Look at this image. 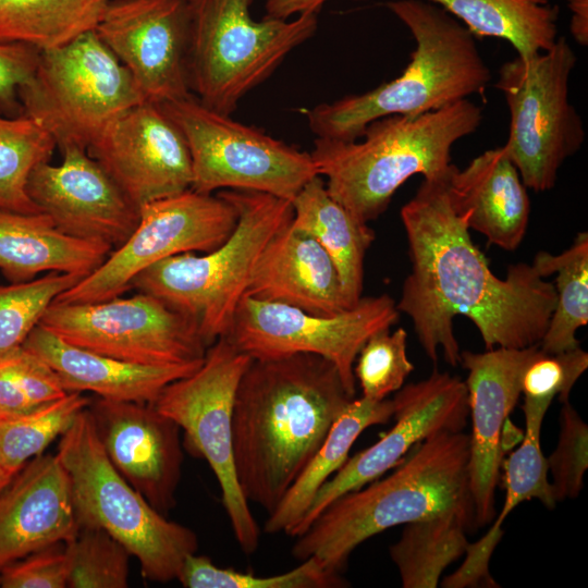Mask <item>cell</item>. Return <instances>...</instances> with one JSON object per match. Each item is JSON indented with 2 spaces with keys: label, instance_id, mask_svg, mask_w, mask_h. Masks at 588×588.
I'll return each instance as SVG.
<instances>
[{
  "label": "cell",
  "instance_id": "6da1fadb",
  "mask_svg": "<svg viewBox=\"0 0 588 588\" xmlns=\"http://www.w3.org/2000/svg\"><path fill=\"white\" fill-rule=\"evenodd\" d=\"M448 175L424 179L401 209L412 270L397 310L412 319L433 364L439 348L449 365L460 364L453 331L457 315L473 321L487 350L539 344L555 307L554 285L534 262L510 266L505 279L492 273L470 237L467 211L456 210L451 200Z\"/></svg>",
  "mask_w": 588,
  "mask_h": 588
},
{
  "label": "cell",
  "instance_id": "7a4b0ae2",
  "mask_svg": "<svg viewBox=\"0 0 588 588\" xmlns=\"http://www.w3.org/2000/svg\"><path fill=\"white\" fill-rule=\"evenodd\" d=\"M354 397L322 356L253 358L232 416L235 471L245 499L271 514Z\"/></svg>",
  "mask_w": 588,
  "mask_h": 588
},
{
  "label": "cell",
  "instance_id": "3957f363",
  "mask_svg": "<svg viewBox=\"0 0 588 588\" xmlns=\"http://www.w3.org/2000/svg\"><path fill=\"white\" fill-rule=\"evenodd\" d=\"M468 461V434L440 431L428 437L390 475L335 499L295 537L293 556H314L340 574L360 543L391 527L446 513L475 523Z\"/></svg>",
  "mask_w": 588,
  "mask_h": 588
},
{
  "label": "cell",
  "instance_id": "277c9868",
  "mask_svg": "<svg viewBox=\"0 0 588 588\" xmlns=\"http://www.w3.org/2000/svg\"><path fill=\"white\" fill-rule=\"evenodd\" d=\"M388 9L408 28L416 47L402 74L359 95L321 103L307 113L319 138L355 140L372 121L415 117L482 95L492 79L475 36L426 0H394Z\"/></svg>",
  "mask_w": 588,
  "mask_h": 588
},
{
  "label": "cell",
  "instance_id": "5b68a950",
  "mask_svg": "<svg viewBox=\"0 0 588 588\" xmlns=\"http://www.w3.org/2000/svg\"><path fill=\"white\" fill-rule=\"evenodd\" d=\"M482 119V108L463 99L415 117L377 119L366 126L362 140L317 137L310 156L331 197L368 223L387 210L411 176H445L453 166V145L475 133Z\"/></svg>",
  "mask_w": 588,
  "mask_h": 588
},
{
  "label": "cell",
  "instance_id": "8992f818",
  "mask_svg": "<svg viewBox=\"0 0 588 588\" xmlns=\"http://www.w3.org/2000/svg\"><path fill=\"white\" fill-rule=\"evenodd\" d=\"M218 194L237 210L230 236L204 255L166 258L132 282V289L160 298L189 318L207 347L225 335L264 248L293 219L290 200L255 191Z\"/></svg>",
  "mask_w": 588,
  "mask_h": 588
},
{
  "label": "cell",
  "instance_id": "52a82bcc",
  "mask_svg": "<svg viewBox=\"0 0 588 588\" xmlns=\"http://www.w3.org/2000/svg\"><path fill=\"white\" fill-rule=\"evenodd\" d=\"M57 455L68 471L81 526L106 530L157 583L177 579L185 559L197 553V535L156 511L114 468L89 408L61 436Z\"/></svg>",
  "mask_w": 588,
  "mask_h": 588
},
{
  "label": "cell",
  "instance_id": "ba28073f",
  "mask_svg": "<svg viewBox=\"0 0 588 588\" xmlns=\"http://www.w3.org/2000/svg\"><path fill=\"white\" fill-rule=\"evenodd\" d=\"M187 2L189 89L204 106L226 115L318 27L317 13L256 21L250 15L254 0Z\"/></svg>",
  "mask_w": 588,
  "mask_h": 588
},
{
  "label": "cell",
  "instance_id": "9c48e42d",
  "mask_svg": "<svg viewBox=\"0 0 588 588\" xmlns=\"http://www.w3.org/2000/svg\"><path fill=\"white\" fill-rule=\"evenodd\" d=\"M19 98L22 114L39 122L59 149H87L117 118L144 102L127 69L95 29L40 51Z\"/></svg>",
  "mask_w": 588,
  "mask_h": 588
},
{
  "label": "cell",
  "instance_id": "30bf717a",
  "mask_svg": "<svg viewBox=\"0 0 588 588\" xmlns=\"http://www.w3.org/2000/svg\"><path fill=\"white\" fill-rule=\"evenodd\" d=\"M577 56L565 37L529 59L502 64L495 87L510 111L502 146L527 188L554 187L561 166L583 146L584 122L569 101V77Z\"/></svg>",
  "mask_w": 588,
  "mask_h": 588
},
{
  "label": "cell",
  "instance_id": "8fae6325",
  "mask_svg": "<svg viewBox=\"0 0 588 588\" xmlns=\"http://www.w3.org/2000/svg\"><path fill=\"white\" fill-rule=\"evenodd\" d=\"M252 359L221 336L194 372L166 385L152 404L183 430L188 451L208 462L234 537L246 554L257 550L260 529L237 481L232 416L238 382Z\"/></svg>",
  "mask_w": 588,
  "mask_h": 588
},
{
  "label": "cell",
  "instance_id": "7c38bea8",
  "mask_svg": "<svg viewBox=\"0 0 588 588\" xmlns=\"http://www.w3.org/2000/svg\"><path fill=\"white\" fill-rule=\"evenodd\" d=\"M159 106L187 143L196 192L255 191L292 201L318 175L310 152L211 110L193 94Z\"/></svg>",
  "mask_w": 588,
  "mask_h": 588
},
{
  "label": "cell",
  "instance_id": "4fadbf2b",
  "mask_svg": "<svg viewBox=\"0 0 588 588\" xmlns=\"http://www.w3.org/2000/svg\"><path fill=\"white\" fill-rule=\"evenodd\" d=\"M38 324L71 345L138 365L200 362L208 348L189 318L142 292L95 303L53 302Z\"/></svg>",
  "mask_w": 588,
  "mask_h": 588
},
{
  "label": "cell",
  "instance_id": "5bb4252c",
  "mask_svg": "<svg viewBox=\"0 0 588 588\" xmlns=\"http://www.w3.org/2000/svg\"><path fill=\"white\" fill-rule=\"evenodd\" d=\"M237 222L235 206L217 194L192 188L139 207L134 232L90 274L54 299L95 303L132 290L150 266L183 253H208L220 246Z\"/></svg>",
  "mask_w": 588,
  "mask_h": 588
},
{
  "label": "cell",
  "instance_id": "9a60e30c",
  "mask_svg": "<svg viewBox=\"0 0 588 588\" xmlns=\"http://www.w3.org/2000/svg\"><path fill=\"white\" fill-rule=\"evenodd\" d=\"M400 311L387 294L362 296L358 303L333 316L244 296L225 336L252 358H274L296 353L324 357L339 370L346 390L355 396L353 367L364 343L389 329Z\"/></svg>",
  "mask_w": 588,
  "mask_h": 588
},
{
  "label": "cell",
  "instance_id": "2e32d148",
  "mask_svg": "<svg viewBox=\"0 0 588 588\" xmlns=\"http://www.w3.org/2000/svg\"><path fill=\"white\" fill-rule=\"evenodd\" d=\"M394 426L376 443L348 457L318 490L290 536L304 534L339 497L380 478L414 445L440 431H462L468 418L465 382L437 369L418 382L402 387L392 399Z\"/></svg>",
  "mask_w": 588,
  "mask_h": 588
},
{
  "label": "cell",
  "instance_id": "e0dca14e",
  "mask_svg": "<svg viewBox=\"0 0 588 588\" xmlns=\"http://www.w3.org/2000/svg\"><path fill=\"white\" fill-rule=\"evenodd\" d=\"M189 28L187 0H110L95 30L143 101L160 105L192 95Z\"/></svg>",
  "mask_w": 588,
  "mask_h": 588
},
{
  "label": "cell",
  "instance_id": "ac0fdd59",
  "mask_svg": "<svg viewBox=\"0 0 588 588\" xmlns=\"http://www.w3.org/2000/svg\"><path fill=\"white\" fill-rule=\"evenodd\" d=\"M86 150L137 207L192 187L187 143L159 105L132 107Z\"/></svg>",
  "mask_w": 588,
  "mask_h": 588
},
{
  "label": "cell",
  "instance_id": "d6986e66",
  "mask_svg": "<svg viewBox=\"0 0 588 588\" xmlns=\"http://www.w3.org/2000/svg\"><path fill=\"white\" fill-rule=\"evenodd\" d=\"M62 162L32 171L29 198L62 233L111 246L122 245L139 220L137 207L86 149L66 145Z\"/></svg>",
  "mask_w": 588,
  "mask_h": 588
},
{
  "label": "cell",
  "instance_id": "ffe728a7",
  "mask_svg": "<svg viewBox=\"0 0 588 588\" xmlns=\"http://www.w3.org/2000/svg\"><path fill=\"white\" fill-rule=\"evenodd\" d=\"M542 353L539 344L461 352L460 364L467 370L465 384L471 419L468 478L476 526L483 527L493 519L503 428L522 394L526 368Z\"/></svg>",
  "mask_w": 588,
  "mask_h": 588
},
{
  "label": "cell",
  "instance_id": "44dd1931",
  "mask_svg": "<svg viewBox=\"0 0 588 588\" xmlns=\"http://www.w3.org/2000/svg\"><path fill=\"white\" fill-rule=\"evenodd\" d=\"M88 408L111 464L167 516L175 506L182 475L180 427L152 404L99 397Z\"/></svg>",
  "mask_w": 588,
  "mask_h": 588
},
{
  "label": "cell",
  "instance_id": "7402d4cb",
  "mask_svg": "<svg viewBox=\"0 0 588 588\" xmlns=\"http://www.w3.org/2000/svg\"><path fill=\"white\" fill-rule=\"evenodd\" d=\"M79 529L70 477L56 454L27 462L0 490V569Z\"/></svg>",
  "mask_w": 588,
  "mask_h": 588
},
{
  "label": "cell",
  "instance_id": "603a6c76",
  "mask_svg": "<svg viewBox=\"0 0 588 588\" xmlns=\"http://www.w3.org/2000/svg\"><path fill=\"white\" fill-rule=\"evenodd\" d=\"M245 296L319 316H333L350 308L328 253L311 235L292 223L280 230L264 248Z\"/></svg>",
  "mask_w": 588,
  "mask_h": 588
},
{
  "label": "cell",
  "instance_id": "cb8c5ba5",
  "mask_svg": "<svg viewBox=\"0 0 588 588\" xmlns=\"http://www.w3.org/2000/svg\"><path fill=\"white\" fill-rule=\"evenodd\" d=\"M448 188L455 209L467 211L469 230L507 252L520 245L529 222L530 200L502 146L483 151L462 170L453 164Z\"/></svg>",
  "mask_w": 588,
  "mask_h": 588
},
{
  "label": "cell",
  "instance_id": "d4e9b609",
  "mask_svg": "<svg viewBox=\"0 0 588 588\" xmlns=\"http://www.w3.org/2000/svg\"><path fill=\"white\" fill-rule=\"evenodd\" d=\"M49 365L68 392L89 391L101 399L154 404L170 382L203 363L147 366L122 362L71 345L40 324L22 345Z\"/></svg>",
  "mask_w": 588,
  "mask_h": 588
},
{
  "label": "cell",
  "instance_id": "484cf974",
  "mask_svg": "<svg viewBox=\"0 0 588 588\" xmlns=\"http://www.w3.org/2000/svg\"><path fill=\"white\" fill-rule=\"evenodd\" d=\"M113 248L69 236L42 213L0 210V271L10 283H22L42 272L77 274L95 271Z\"/></svg>",
  "mask_w": 588,
  "mask_h": 588
},
{
  "label": "cell",
  "instance_id": "4316f807",
  "mask_svg": "<svg viewBox=\"0 0 588 588\" xmlns=\"http://www.w3.org/2000/svg\"><path fill=\"white\" fill-rule=\"evenodd\" d=\"M292 225L311 235L332 259L350 308L362 297L365 256L375 232L339 204L316 175L293 198Z\"/></svg>",
  "mask_w": 588,
  "mask_h": 588
},
{
  "label": "cell",
  "instance_id": "83f0119b",
  "mask_svg": "<svg viewBox=\"0 0 588 588\" xmlns=\"http://www.w3.org/2000/svg\"><path fill=\"white\" fill-rule=\"evenodd\" d=\"M392 400L353 399L333 422L322 445L269 514L264 530L268 534L291 530L304 516L321 486L346 462L359 434L373 425L387 424L393 416Z\"/></svg>",
  "mask_w": 588,
  "mask_h": 588
},
{
  "label": "cell",
  "instance_id": "f1b7e54d",
  "mask_svg": "<svg viewBox=\"0 0 588 588\" xmlns=\"http://www.w3.org/2000/svg\"><path fill=\"white\" fill-rule=\"evenodd\" d=\"M475 37L506 40L526 60L549 50L558 36L560 5L551 0H426Z\"/></svg>",
  "mask_w": 588,
  "mask_h": 588
},
{
  "label": "cell",
  "instance_id": "f546056e",
  "mask_svg": "<svg viewBox=\"0 0 588 588\" xmlns=\"http://www.w3.org/2000/svg\"><path fill=\"white\" fill-rule=\"evenodd\" d=\"M110 0H0V42L39 51L96 29Z\"/></svg>",
  "mask_w": 588,
  "mask_h": 588
},
{
  "label": "cell",
  "instance_id": "4dcf8cb0",
  "mask_svg": "<svg viewBox=\"0 0 588 588\" xmlns=\"http://www.w3.org/2000/svg\"><path fill=\"white\" fill-rule=\"evenodd\" d=\"M473 525V519L454 513L405 524L400 539L389 548L402 587H438L444 569L465 554L466 530Z\"/></svg>",
  "mask_w": 588,
  "mask_h": 588
},
{
  "label": "cell",
  "instance_id": "1f68e13d",
  "mask_svg": "<svg viewBox=\"0 0 588 588\" xmlns=\"http://www.w3.org/2000/svg\"><path fill=\"white\" fill-rule=\"evenodd\" d=\"M544 278L555 274V307L539 343L546 354L579 346L576 332L588 322V233L579 232L559 255L539 250L532 261Z\"/></svg>",
  "mask_w": 588,
  "mask_h": 588
},
{
  "label": "cell",
  "instance_id": "d6a6232c",
  "mask_svg": "<svg viewBox=\"0 0 588 588\" xmlns=\"http://www.w3.org/2000/svg\"><path fill=\"white\" fill-rule=\"evenodd\" d=\"M57 147L51 134L35 119L0 114V210L39 213L26 186L32 171L50 161Z\"/></svg>",
  "mask_w": 588,
  "mask_h": 588
},
{
  "label": "cell",
  "instance_id": "836d02e7",
  "mask_svg": "<svg viewBox=\"0 0 588 588\" xmlns=\"http://www.w3.org/2000/svg\"><path fill=\"white\" fill-rule=\"evenodd\" d=\"M549 407L530 403L523 404L525 433L520 445L505 461V500L487 534L478 541L490 551L500 542L502 524L507 515L522 502L536 499L547 509L556 504L548 478L547 457L541 450V427Z\"/></svg>",
  "mask_w": 588,
  "mask_h": 588
},
{
  "label": "cell",
  "instance_id": "e575fe53",
  "mask_svg": "<svg viewBox=\"0 0 588 588\" xmlns=\"http://www.w3.org/2000/svg\"><path fill=\"white\" fill-rule=\"evenodd\" d=\"M90 400L79 392L15 416L0 417V466L12 477L62 436Z\"/></svg>",
  "mask_w": 588,
  "mask_h": 588
},
{
  "label": "cell",
  "instance_id": "d590c367",
  "mask_svg": "<svg viewBox=\"0 0 588 588\" xmlns=\"http://www.w3.org/2000/svg\"><path fill=\"white\" fill-rule=\"evenodd\" d=\"M177 580L185 588H333L346 584L314 556L289 572L261 576L220 567L197 553L185 559Z\"/></svg>",
  "mask_w": 588,
  "mask_h": 588
},
{
  "label": "cell",
  "instance_id": "8d00e7d4",
  "mask_svg": "<svg viewBox=\"0 0 588 588\" xmlns=\"http://www.w3.org/2000/svg\"><path fill=\"white\" fill-rule=\"evenodd\" d=\"M82 279L48 272L27 282L0 284V357L21 347L58 295Z\"/></svg>",
  "mask_w": 588,
  "mask_h": 588
},
{
  "label": "cell",
  "instance_id": "74e56055",
  "mask_svg": "<svg viewBox=\"0 0 588 588\" xmlns=\"http://www.w3.org/2000/svg\"><path fill=\"white\" fill-rule=\"evenodd\" d=\"M69 558L68 587L125 588L128 586L130 551L106 530L81 526L65 543Z\"/></svg>",
  "mask_w": 588,
  "mask_h": 588
},
{
  "label": "cell",
  "instance_id": "f35d334b",
  "mask_svg": "<svg viewBox=\"0 0 588 588\" xmlns=\"http://www.w3.org/2000/svg\"><path fill=\"white\" fill-rule=\"evenodd\" d=\"M406 339L404 328L393 332L389 328L376 332L364 343L353 367L364 397L382 401L403 387L414 370L406 353Z\"/></svg>",
  "mask_w": 588,
  "mask_h": 588
},
{
  "label": "cell",
  "instance_id": "ab89813d",
  "mask_svg": "<svg viewBox=\"0 0 588 588\" xmlns=\"http://www.w3.org/2000/svg\"><path fill=\"white\" fill-rule=\"evenodd\" d=\"M562 404L558 443L547 457L556 503L579 495L588 468V426L569 401Z\"/></svg>",
  "mask_w": 588,
  "mask_h": 588
},
{
  "label": "cell",
  "instance_id": "60d3db41",
  "mask_svg": "<svg viewBox=\"0 0 588 588\" xmlns=\"http://www.w3.org/2000/svg\"><path fill=\"white\" fill-rule=\"evenodd\" d=\"M587 368L588 354L580 346L558 354L542 353L523 375L524 402L547 407L555 397L568 402L573 387Z\"/></svg>",
  "mask_w": 588,
  "mask_h": 588
},
{
  "label": "cell",
  "instance_id": "b9f144b4",
  "mask_svg": "<svg viewBox=\"0 0 588 588\" xmlns=\"http://www.w3.org/2000/svg\"><path fill=\"white\" fill-rule=\"evenodd\" d=\"M69 558L65 543H58L12 562L0 569L3 588H65Z\"/></svg>",
  "mask_w": 588,
  "mask_h": 588
},
{
  "label": "cell",
  "instance_id": "7bdbcfd3",
  "mask_svg": "<svg viewBox=\"0 0 588 588\" xmlns=\"http://www.w3.org/2000/svg\"><path fill=\"white\" fill-rule=\"evenodd\" d=\"M40 51L23 42H0V114H22L19 90L35 74Z\"/></svg>",
  "mask_w": 588,
  "mask_h": 588
},
{
  "label": "cell",
  "instance_id": "ee69618b",
  "mask_svg": "<svg viewBox=\"0 0 588 588\" xmlns=\"http://www.w3.org/2000/svg\"><path fill=\"white\" fill-rule=\"evenodd\" d=\"M36 409L14 369L10 353L0 357V417Z\"/></svg>",
  "mask_w": 588,
  "mask_h": 588
},
{
  "label": "cell",
  "instance_id": "f6af8a7d",
  "mask_svg": "<svg viewBox=\"0 0 588 588\" xmlns=\"http://www.w3.org/2000/svg\"><path fill=\"white\" fill-rule=\"evenodd\" d=\"M329 0H267L266 15L269 19L287 20L294 14L317 13ZM366 1V0H351Z\"/></svg>",
  "mask_w": 588,
  "mask_h": 588
},
{
  "label": "cell",
  "instance_id": "bcb514c9",
  "mask_svg": "<svg viewBox=\"0 0 588 588\" xmlns=\"http://www.w3.org/2000/svg\"><path fill=\"white\" fill-rule=\"evenodd\" d=\"M572 13L569 32L576 42L583 47L588 45V0H566Z\"/></svg>",
  "mask_w": 588,
  "mask_h": 588
},
{
  "label": "cell",
  "instance_id": "7dc6e473",
  "mask_svg": "<svg viewBox=\"0 0 588 588\" xmlns=\"http://www.w3.org/2000/svg\"><path fill=\"white\" fill-rule=\"evenodd\" d=\"M11 479L12 476L0 466V490H2L11 481Z\"/></svg>",
  "mask_w": 588,
  "mask_h": 588
}]
</instances>
